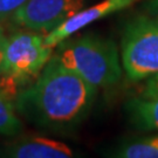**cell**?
Returning a JSON list of instances; mask_svg holds the SVG:
<instances>
[{"label":"cell","instance_id":"cell-5","mask_svg":"<svg viewBox=\"0 0 158 158\" xmlns=\"http://www.w3.org/2000/svg\"><path fill=\"white\" fill-rule=\"evenodd\" d=\"M85 0H27L11 20L25 29L48 34L85 8Z\"/></svg>","mask_w":158,"mask_h":158},{"label":"cell","instance_id":"cell-4","mask_svg":"<svg viewBox=\"0 0 158 158\" xmlns=\"http://www.w3.org/2000/svg\"><path fill=\"white\" fill-rule=\"evenodd\" d=\"M54 55V48L45 44V34L34 31L15 32L7 36L1 77L14 85L38 77Z\"/></svg>","mask_w":158,"mask_h":158},{"label":"cell","instance_id":"cell-13","mask_svg":"<svg viewBox=\"0 0 158 158\" xmlns=\"http://www.w3.org/2000/svg\"><path fill=\"white\" fill-rule=\"evenodd\" d=\"M148 83L144 88L143 93H153V91H158V75H155L152 77H149Z\"/></svg>","mask_w":158,"mask_h":158},{"label":"cell","instance_id":"cell-14","mask_svg":"<svg viewBox=\"0 0 158 158\" xmlns=\"http://www.w3.org/2000/svg\"><path fill=\"white\" fill-rule=\"evenodd\" d=\"M148 7L152 14H158V0H150Z\"/></svg>","mask_w":158,"mask_h":158},{"label":"cell","instance_id":"cell-10","mask_svg":"<svg viewBox=\"0 0 158 158\" xmlns=\"http://www.w3.org/2000/svg\"><path fill=\"white\" fill-rule=\"evenodd\" d=\"M23 130L14 103L0 89V135L14 136Z\"/></svg>","mask_w":158,"mask_h":158},{"label":"cell","instance_id":"cell-2","mask_svg":"<svg viewBox=\"0 0 158 158\" xmlns=\"http://www.w3.org/2000/svg\"><path fill=\"white\" fill-rule=\"evenodd\" d=\"M55 48L60 62L97 89L117 85L122 77L121 53L113 40L87 34L70 36Z\"/></svg>","mask_w":158,"mask_h":158},{"label":"cell","instance_id":"cell-12","mask_svg":"<svg viewBox=\"0 0 158 158\" xmlns=\"http://www.w3.org/2000/svg\"><path fill=\"white\" fill-rule=\"evenodd\" d=\"M6 41H7V35L5 34V29L0 25V77L2 74V66H4V57H5V48Z\"/></svg>","mask_w":158,"mask_h":158},{"label":"cell","instance_id":"cell-9","mask_svg":"<svg viewBox=\"0 0 158 158\" xmlns=\"http://www.w3.org/2000/svg\"><path fill=\"white\" fill-rule=\"evenodd\" d=\"M121 158H158V134L131 141L115 152Z\"/></svg>","mask_w":158,"mask_h":158},{"label":"cell","instance_id":"cell-1","mask_svg":"<svg viewBox=\"0 0 158 158\" xmlns=\"http://www.w3.org/2000/svg\"><path fill=\"white\" fill-rule=\"evenodd\" d=\"M96 93L97 88L53 55L33 85L18 94L14 106L17 113L34 124L67 131L87 116Z\"/></svg>","mask_w":158,"mask_h":158},{"label":"cell","instance_id":"cell-3","mask_svg":"<svg viewBox=\"0 0 158 158\" xmlns=\"http://www.w3.org/2000/svg\"><path fill=\"white\" fill-rule=\"evenodd\" d=\"M121 60L123 72L132 82L158 75V14L139 15L125 25Z\"/></svg>","mask_w":158,"mask_h":158},{"label":"cell","instance_id":"cell-7","mask_svg":"<svg viewBox=\"0 0 158 158\" xmlns=\"http://www.w3.org/2000/svg\"><path fill=\"white\" fill-rule=\"evenodd\" d=\"M5 153L14 158H69L74 155L63 142L47 137H32L14 142L7 147Z\"/></svg>","mask_w":158,"mask_h":158},{"label":"cell","instance_id":"cell-8","mask_svg":"<svg viewBox=\"0 0 158 158\" xmlns=\"http://www.w3.org/2000/svg\"><path fill=\"white\" fill-rule=\"evenodd\" d=\"M132 123L143 131L158 130V91L142 93L127 103Z\"/></svg>","mask_w":158,"mask_h":158},{"label":"cell","instance_id":"cell-11","mask_svg":"<svg viewBox=\"0 0 158 158\" xmlns=\"http://www.w3.org/2000/svg\"><path fill=\"white\" fill-rule=\"evenodd\" d=\"M27 0H0V23L12 19Z\"/></svg>","mask_w":158,"mask_h":158},{"label":"cell","instance_id":"cell-6","mask_svg":"<svg viewBox=\"0 0 158 158\" xmlns=\"http://www.w3.org/2000/svg\"><path fill=\"white\" fill-rule=\"evenodd\" d=\"M141 0H102L94 6L82 8L68 21L51 33L45 34V44L55 48L66 39L73 36L76 32L85 28L87 26L96 23L103 18H107L114 13H117L130 7Z\"/></svg>","mask_w":158,"mask_h":158}]
</instances>
